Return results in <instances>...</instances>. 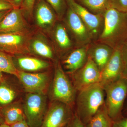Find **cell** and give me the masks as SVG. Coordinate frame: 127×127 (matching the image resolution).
<instances>
[{
    "mask_svg": "<svg viewBox=\"0 0 127 127\" xmlns=\"http://www.w3.org/2000/svg\"><path fill=\"white\" fill-rule=\"evenodd\" d=\"M103 15V28L98 41L114 49L121 47L127 38V13L111 7Z\"/></svg>",
    "mask_w": 127,
    "mask_h": 127,
    "instance_id": "6da1fadb",
    "label": "cell"
},
{
    "mask_svg": "<svg viewBox=\"0 0 127 127\" xmlns=\"http://www.w3.org/2000/svg\"><path fill=\"white\" fill-rule=\"evenodd\" d=\"M78 92L75 100L76 109L75 112L85 125L104 105L105 92L100 83Z\"/></svg>",
    "mask_w": 127,
    "mask_h": 127,
    "instance_id": "7a4b0ae2",
    "label": "cell"
},
{
    "mask_svg": "<svg viewBox=\"0 0 127 127\" xmlns=\"http://www.w3.org/2000/svg\"><path fill=\"white\" fill-rule=\"evenodd\" d=\"M106 94L104 105L114 122L123 117V112L127 97V77L123 76L103 87Z\"/></svg>",
    "mask_w": 127,
    "mask_h": 127,
    "instance_id": "3957f363",
    "label": "cell"
},
{
    "mask_svg": "<svg viewBox=\"0 0 127 127\" xmlns=\"http://www.w3.org/2000/svg\"><path fill=\"white\" fill-rule=\"evenodd\" d=\"M77 92L60 63H57L50 91L51 100L63 103L72 107L75 104Z\"/></svg>",
    "mask_w": 127,
    "mask_h": 127,
    "instance_id": "277c9868",
    "label": "cell"
},
{
    "mask_svg": "<svg viewBox=\"0 0 127 127\" xmlns=\"http://www.w3.org/2000/svg\"><path fill=\"white\" fill-rule=\"evenodd\" d=\"M45 94L29 93L26 96L23 111L30 127H41L46 113Z\"/></svg>",
    "mask_w": 127,
    "mask_h": 127,
    "instance_id": "5b68a950",
    "label": "cell"
},
{
    "mask_svg": "<svg viewBox=\"0 0 127 127\" xmlns=\"http://www.w3.org/2000/svg\"><path fill=\"white\" fill-rule=\"evenodd\" d=\"M47 111L41 127H65L69 125L75 113L72 107L57 101H52Z\"/></svg>",
    "mask_w": 127,
    "mask_h": 127,
    "instance_id": "8992f818",
    "label": "cell"
},
{
    "mask_svg": "<svg viewBox=\"0 0 127 127\" xmlns=\"http://www.w3.org/2000/svg\"><path fill=\"white\" fill-rule=\"evenodd\" d=\"M72 82L77 92L96 83L101 80V72L90 57L82 68L71 74Z\"/></svg>",
    "mask_w": 127,
    "mask_h": 127,
    "instance_id": "52a82bcc",
    "label": "cell"
},
{
    "mask_svg": "<svg viewBox=\"0 0 127 127\" xmlns=\"http://www.w3.org/2000/svg\"><path fill=\"white\" fill-rule=\"evenodd\" d=\"M68 7L72 9L81 19L88 29L92 39L99 36L103 28V15L92 13L75 0H66Z\"/></svg>",
    "mask_w": 127,
    "mask_h": 127,
    "instance_id": "ba28073f",
    "label": "cell"
},
{
    "mask_svg": "<svg viewBox=\"0 0 127 127\" xmlns=\"http://www.w3.org/2000/svg\"><path fill=\"white\" fill-rule=\"evenodd\" d=\"M121 47L114 49L111 58L101 72L100 84L103 87L124 76Z\"/></svg>",
    "mask_w": 127,
    "mask_h": 127,
    "instance_id": "9c48e42d",
    "label": "cell"
},
{
    "mask_svg": "<svg viewBox=\"0 0 127 127\" xmlns=\"http://www.w3.org/2000/svg\"><path fill=\"white\" fill-rule=\"evenodd\" d=\"M17 77L28 93L45 94L48 86L49 77L46 73H30L19 71Z\"/></svg>",
    "mask_w": 127,
    "mask_h": 127,
    "instance_id": "30bf717a",
    "label": "cell"
},
{
    "mask_svg": "<svg viewBox=\"0 0 127 127\" xmlns=\"http://www.w3.org/2000/svg\"><path fill=\"white\" fill-rule=\"evenodd\" d=\"M66 21L78 43L81 45H88L92 39L90 32L79 16L68 7L67 12Z\"/></svg>",
    "mask_w": 127,
    "mask_h": 127,
    "instance_id": "8fae6325",
    "label": "cell"
},
{
    "mask_svg": "<svg viewBox=\"0 0 127 127\" xmlns=\"http://www.w3.org/2000/svg\"><path fill=\"white\" fill-rule=\"evenodd\" d=\"M26 27L22 11L19 8L9 11L0 23V34L23 33Z\"/></svg>",
    "mask_w": 127,
    "mask_h": 127,
    "instance_id": "7c38bea8",
    "label": "cell"
},
{
    "mask_svg": "<svg viewBox=\"0 0 127 127\" xmlns=\"http://www.w3.org/2000/svg\"><path fill=\"white\" fill-rule=\"evenodd\" d=\"M26 40L23 33L0 34V51L8 54L22 53Z\"/></svg>",
    "mask_w": 127,
    "mask_h": 127,
    "instance_id": "4fadbf2b",
    "label": "cell"
},
{
    "mask_svg": "<svg viewBox=\"0 0 127 127\" xmlns=\"http://www.w3.org/2000/svg\"><path fill=\"white\" fill-rule=\"evenodd\" d=\"M88 45L73 50L64 59V67L68 73L71 75L85 65L88 58Z\"/></svg>",
    "mask_w": 127,
    "mask_h": 127,
    "instance_id": "5bb4252c",
    "label": "cell"
},
{
    "mask_svg": "<svg viewBox=\"0 0 127 127\" xmlns=\"http://www.w3.org/2000/svg\"><path fill=\"white\" fill-rule=\"evenodd\" d=\"M113 51L114 49L109 46L100 43L89 48L88 55L101 72L111 58Z\"/></svg>",
    "mask_w": 127,
    "mask_h": 127,
    "instance_id": "9a60e30c",
    "label": "cell"
},
{
    "mask_svg": "<svg viewBox=\"0 0 127 127\" xmlns=\"http://www.w3.org/2000/svg\"><path fill=\"white\" fill-rule=\"evenodd\" d=\"M37 24L40 27L47 28L53 25L56 20L54 10L44 0H39L35 8Z\"/></svg>",
    "mask_w": 127,
    "mask_h": 127,
    "instance_id": "2e32d148",
    "label": "cell"
},
{
    "mask_svg": "<svg viewBox=\"0 0 127 127\" xmlns=\"http://www.w3.org/2000/svg\"><path fill=\"white\" fill-rule=\"evenodd\" d=\"M2 115L4 123L11 125L26 119L23 108L18 103L9 105L2 111Z\"/></svg>",
    "mask_w": 127,
    "mask_h": 127,
    "instance_id": "e0dca14e",
    "label": "cell"
},
{
    "mask_svg": "<svg viewBox=\"0 0 127 127\" xmlns=\"http://www.w3.org/2000/svg\"><path fill=\"white\" fill-rule=\"evenodd\" d=\"M17 64L21 68L28 71H36L49 67L50 64L43 60L30 57L18 58Z\"/></svg>",
    "mask_w": 127,
    "mask_h": 127,
    "instance_id": "ac0fdd59",
    "label": "cell"
},
{
    "mask_svg": "<svg viewBox=\"0 0 127 127\" xmlns=\"http://www.w3.org/2000/svg\"><path fill=\"white\" fill-rule=\"evenodd\" d=\"M114 121L107 112L104 104L86 125V127H113Z\"/></svg>",
    "mask_w": 127,
    "mask_h": 127,
    "instance_id": "d6986e66",
    "label": "cell"
},
{
    "mask_svg": "<svg viewBox=\"0 0 127 127\" xmlns=\"http://www.w3.org/2000/svg\"><path fill=\"white\" fill-rule=\"evenodd\" d=\"M84 7L93 13L103 15L104 12L112 7V0H79Z\"/></svg>",
    "mask_w": 127,
    "mask_h": 127,
    "instance_id": "ffe728a7",
    "label": "cell"
},
{
    "mask_svg": "<svg viewBox=\"0 0 127 127\" xmlns=\"http://www.w3.org/2000/svg\"><path fill=\"white\" fill-rule=\"evenodd\" d=\"M55 37L57 44L61 50H68L72 46L71 41L65 28L62 24H58L56 26Z\"/></svg>",
    "mask_w": 127,
    "mask_h": 127,
    "instance_id": "44dd1931",
    "label": "cell"
},
{
    "mask_svg": "<svg viewBox=\"0 0 127 127\" xmlns=\"http://www.w3.org/2000/svg\"><path fill=\"white\" fill-rule=\"evenodd\" d=\"M0 71L14 75L17 77L18 71L11 56L8 53L0 51Z\"/></svg>",
    "mask_w": 127,
    "mask_h": 127,
    "instance_id": "7402d4cb",
    "label": "cell"
},
{
    "mask_svg": "<svg viewBox=\"0 0 127 127\" xmlns=\"http://www.w3.org/2000/svg\"><path fill=\"white\" fill-rule=\"evenodd\" d=\"M31 46L34 52L37 55L48 59L53 58L54 56L51 48L43 41L35 39L32 42Z\"/></svg>",
    "mask_w": 127,
    "mask_h": 127,
    "instance_id": "603a6c76",
    "label": "cell"
},
{
    "mask_svg": "<svg viewBox=\"0 0 127 127\" xmlns=\"http://www.w3.org/2000/svg\"><path fill=\"white\" fill-rule=\"evenodd\" d=\"M16 93L9 86L4 84H0V104L7 105L10 104L15 99Z\"/></svg>",
    "mask_w": 127,
    "mask_h": 127,
    "instance_id": "cb8c5ba5",
    "label": "cell"
},
{
    "mask_svg": "<svg viewBox=\"0 0 127 127\" xmlns=\"http://www.w3.org/2000/svg\"><path fill=\"white\" fill-rule=\"evenodd\" d=\"M51 6L58 15L61 17L65 11L66 4L65 0H46Z\"/></svg>",
    "mask_w": 127,
    "mask_h": 127,
    "instance_id": "d4e9b609",
    "label": "cell"
},
{
    "mask_svg": "<svg viewBox=\"0 0 127 127\" xmlns=\"http://www.w3.org/2000/svg\"><path fill=\"white\" fill-rule=\"evenodd\" d=\"M112 7L127 13V0H112Z\"/></svg>",
    "mask_w": 127,
    "mask_h": 127,
    "instance_id": "484cf974",
    "label": "cell"
},
{
    "mask_svg": "<svg viewBox=\"0 0 127 127\" xmlns=\"http://www.w3.org/2000/svg\"><path fill=\"white\" fill-rule=\"evenodd\" d=\"M36 0H24L22 6L23 10L27 14L31 16Z\"/></svg>",
    "mask_w": 127,
    "mask_h": 127,
    "instance_id": "4316f807",
    "label": "cell"
},
{
    "mask_svg": "<svg viewBox=\"0 0 127 127\" xmlns=\"http://www.w3.org/2000/svg\"><path fill=\"white\" fill-rule=\"evenodd\" d=\"M121 51L124 68V75L127 77V41L123 48H121Z\"/></svg>",
    "mask_w": 127,
    "mask_h": 127,
    "instance_id": "83f0119b",
    "label": "cell"
},
{
    "mask_svg": "<svg viewBox=\"0 0 127 127\" xmlns=\"http://www.w3.org/2000/svg\"><path fill=\"white\" fill-rule=\"evenodd\" d=\"M15 8L8 0H0V11L10 10Z\"/></svg>",
    "mask_w": 127,
    "mask_h": 127,
    "instance_id": "f1b7e54d",
    "label": "cell"
},
{
    "mask_svg": "<svg viewBox=\"0 0 127 127\" xmlns=\"http://www.w3.org/2000/svg\"><path fill=\"white\" fill-rule=\"evenodd\" d=\"M68 126L69 127H86L85 125L78 118L75 112L74 117Z\"/></svg>",
    "mask_w": 127,
    "mask_h": 127,
    "instance_id": "f546056e",
    "label": "cell"
},
{
    "mask_svg": "<svg viewBox=\"0 0 127 127\" xmlns=\"http://www.w3.org/2000/svg\"><path fill=\"white\" fill-rule=\"evenodd\" d=\"M113 127H127V117H124L117 121L114 122Z\"/></svg>",
    "mask_w": 127,
    "mask_h": 127,
    "instance_id": "4dcf8cb0",
    "label": "cell"
},
{
    "mask_svg": "<svg viewBox=\"0 0 127 127\" xmlns=\"http://www.w3.org/2000/svg\"><path fill=\"white\" fill-rule=\"evenodd\" d=\"M11 127H30L26 119L22 120L10 125Z\"/></svg>",
    "mask_w": 127,
    "mask_h": 127,
    "instance_id": "1f68e13d",
    "label": "cell"
},
{
    "mask_svg": "<svg viewBox=\"0 0 127 127\" xmlns=\"http://www.w3.org/2000/svg\"><path fill=\"white\" fill-rule=\"evenodd\" d=\"M15 8H19L22 5L24 0H8Z\"/></svg>",
    "mask_w": 127,
    "mask_h": 127,
    "instance_id": "d6a6232c",
    "label": "cell"
},
{
    "mask_svg": "<svg viewBox=\"0 0 127 127\" xmlns=\"http://www.w3.org/2000/svg\"><path fill=\"white\" fill-rule=\"evenodd\" d=\"M9 11L10 10L0 11V23L1 21L2 20L4 17L9 12Z\"/></svg>",
    "mask_w": 127,
    "mask_h": 127,
    "instance_id": "836d02e7",
    "label": "cell"
},
{
    "mask_svg": "<svg viewBox=\"0 0 127 127\" xmlns=\"http://www.w3.org/2000/svg\"><path fill=\"white\" fill-rule=\"evenodd\" d=\"M123 117H127V102L126 105H124L123 112Z\"/></svg>",
    "mask_w": 127,
    "mask_h": 127,
    "instance_id": "e575fe53",
    "label": "cell"
},
{
    "mask_svg": "<svg viewBox=\"0 0 127 127\" xmlns=\"http://www.w3.org/2000/svg\"><path fill=\"white\" fill-rule=\"evenodd\" d=\"M4 82V78L2 72L0 71V84Z\"/></svg>",
    "mask_w": 127,
    "mask_h": 127,
    "instance_id": "d590c367",
    "label": "cell"
},
{
    "mask_svg": "<svg viewBox=\"0 0 127 127\" xmlns=\"http://www.w3.org/2000/svg\"><path fill=\"white\" fill-rule=\"evenodd\" d=\"M4 123V121L2 115L0 114V125Z\"/></svg>",
    "mask_w": 127,
    "mask_h": 127,
    "instance_id": "8d00e7d4",
    "label": "cell"
},
{
    "mask_svg": "<svg viewBox=\"0 0 127 127\" xmlns=\"http://www.w3.org/2000/svg\"><path fill=\"white\" fill-rule=\"evenodd\" d=\"M0 127H11L10 125H7L6 124L4 123L0 125Z\"/></svg>",
    "mask_w": 127,
    "mask_h": 127,
    "instance_id": "74e56055",
    "label": "cell"
},
{
    "mask_svg": "<svg viewBox=\"0 0 127 127\" xmlns=\"http://www.w3.org/2000/svg\"><path fill=\"white\" fill-rule=\"evenodd\" d=\"M69 127V126H68V125H67V126H66V127Z\"/></svg>",
    "mask_w": 127,
    "mask_h": 127,
    "instance_id": "f35d334b",
    "label": "cell"
}]
</instances>
